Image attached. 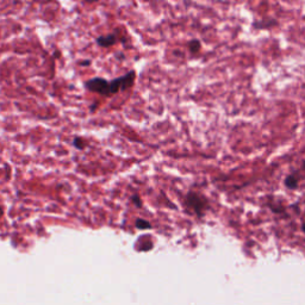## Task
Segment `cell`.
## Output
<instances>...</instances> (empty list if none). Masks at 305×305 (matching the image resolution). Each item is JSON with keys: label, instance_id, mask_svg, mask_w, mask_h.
<instances>
[{"label": "cell", "instance_id": "6da1fadb", "mask_svg": "<svg viewBox=\"0 0 305 305\" xmlns=\"http://www.w3.org/2000/svg\"><path fill=\"white\" fill-rule=\"evenodd\" d=\"M185 203H186L187 208L191 209V210L195 212L198 217H203L205 211L208 210L209 208V203L208 200H206V198H204V197L198 195V193L196 192L187 193Z\"/></svg>", "mask_w": 305, "mask_h": 305}, {"label": "cell", "instance_id": "7a4b0ae2", "mask_svg": "<svg viewBox=\"0 0 305 305\" xmlns=\"http://www.w3.org/2000/svg\"><path fill=\"white\" fill-rule=\"evenodd\" d=\"M135 79H136V72L135 70H130L129 73L124 74L123 76L113 79L110 81V93L111 95L116 94L119 91H126L134 85Z\"/></svg>", "mask_w": 305, "mask_h": 305}, {"label": "cell", "instance_id": "3957f363", "mask_svg": "<svg viewBox=\"0 0 305 305\" xmlns=\"http://www.w3.org/2000/svg\"><path fill=\"white\" fill-rule=\"evenodd\" d=\"M85 87L90 92L98 93L104 97H111L110 82L103 78H93L85 82Z\"/></svg>", "mask_w": 305, "mask_h": 305}, {"label": "cell", "instance_id": "277c9868", "mask_svg": "<svg viewBox=\"0 0 305 305\" xmlns=\"http://www.w3.org/2000/svg\"><path fill=\"white\" fill-rule=\"evenodd\" d=\"M117 43V36L115 33H107V35L99 36L97 38V44L101 48H109Z\"/></svg>", "mask_w": 305, "mask_h": 305}, {"label": "cell", "instance_id": "5b68a950", "mask_svg": "<svg viewBox=\"0 0 305 305\" xmlns=\"http://www.w3.org/2000/svg\"><path fill=\"white\" fill-rule=\"evenodd\" d=\"M285 186L290 190H296L298 187V179L295 175H289L285 179Z\"/></svg>", "mask_w": 305, "mask_h": 305}, {"label": "cell", "instance_id": "8992f818", "mask_svg": "<svg viewBox=\"0 0 305 305\" xmlns=\"http://www.w3.org/2000/svg\"><path fill=\"white\" fill-rule=\"evenodd\" d=\"M73 146L74 148H76L78 150H84L86 147H87V142L81 137H75L73 140Z\"/></svg>", "mask_w": 305, "mask_h": 305}, {"label": "cell", "instance_id": "52a82bcc", "mask_svg": "<svg viewBox=\"0 0 305 305\" xmlns=\"http://www.w3.org/2000/svg\"><path fill=\"white\" fill-rule=\"evenodd\" d=\"M135 226H136L137 229H150L152 228V224L149 223V222L143 220V218H137L136 221H135Z\"/></svg>", "mask_w": 305, "mask_h": 305}, {"label": "cell", "instance_id": "ba28073f", "mask_svg": "<svg viewBox=\"0 0 305 305\" xmlns=\"http://www.w3.org/2000/svg\"><path fill=\"white\" fill-rule=\"evenodd\" d=\"M200 47H202V45H200V42L197 41V39H193V41H191L189 43V49L192 54L198 53L200 50Z\"/></svg>", "mask_w": 305, "mask_h": 305}, {"label": "cell", "instance_id": "9c48e42d", "mask_svg": "<svg viewBox=\"0 0 305 305\" xmlns=\"http://www.w3.org/2000/svg\"><path fill=\"white\" fill-rule=\"evenodd\" d=\"M131 202H132V204H134L135 206H136V208H138V209H141L143 206V204H142V199H141V197L138 196V195H134L131 197Z\"/></svg>", "mask_w": 305, "mask_h": 305}, {"label": "cell", "instance_id": "30bf717a", "mask_svg": "<svg viewBox=\"0 0 305 305\" xmlns=\"http://www.w3.org/2000/svg\"><path fill=\"white\" fill-rule=\"evenodd\" d=\"M97 107H98V101H95V103L93 104V106H92L91 109H90V110H91V112H94V111L97 110Z\"/></svg>", "mask_w": 305, "mask_h": 305}, {"label": "cell", "instance_id": "8fae6325", "mask_svg": "<svg viewBox=\"0 0 305 305\" xmlns=\"http://www.w3.org/2000/svg\"><path fill=\"white\" fill-rule=\"evenodd\" d=\"M91 61H84V62H81V66H90Z\"/></svg>", "mask_w": 305, "mask_h": 305}, {"label": "cell", "instance_id": "7c38bea8", "mask_svg": "<svg viewBox=\"0 0 305 305\" xmlns=\"http://www.w3.org/2000/svg\"><path fill=\"white\" fill-rule=\"evenodd\" d=\"M4 216V210H2V208L0 206V217H2Z\"/></svg>", "mask_w": 305, "mask_h": 305}, {"label": "cell", "instance_id": "4fadbf2b", "mask_svg": "<svg viewBox=\"0 0 305 305\" xmlns=\"http://www.w3.org/2000/svg\"><path fill=\"white\" fill-rule=\"evenodd\" d=\"M302 229H303V232L305 233V222H304L303 224H302Z\"/></svg>", "mask_w": 305, "mask_h": 305}, {"label": "cell", "instance_id": "5bb4252c", "mask_svg": "<svg viewBox=\"0 0 305 305\" xmlns=\"http://www.w3.org/2000/svg\"><path fill=\"white\" fill-rule=\"evenodd\" d=\"M303 167L305 168V161H304V163H303Z\"/></svg>", "mask_w": 305, "mask_h": 305}]
</instances>
